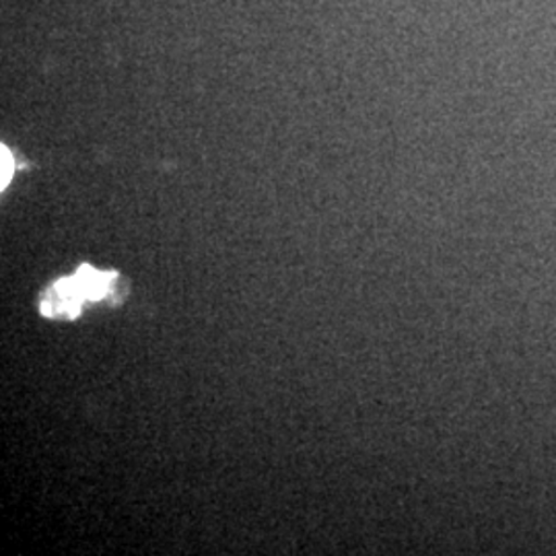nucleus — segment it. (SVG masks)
<instances>
[{"instance_id":"nucleus-2","label":"nucleus","mask_w":556,"mask_h":556,"mask_svg":"<svg viewBox=\"0 0 556 556\" xmlns=\"http://www.w3.org/2000/svg\"><path fill=\"white\" fill-rule=\"evenodd\" d=\"M0 161H2V178H0V186H2V190L11 184V179H13V174H15V160H13V155H11V151L2 144L0 147Z\"/></svg>"},{"instance_id":"nucleus-1","label":"nucleus","mask_w":556,"mask_h":556,"mask_svg":"<svg viewBox=\"0 0 556 556\" xmlns=\"http://www.w3.org/2000/svg\"><path fill=\"white\" fill-rule=\"evenodd\" d=\"M116 273H101L80 266L77 275L60 278L41 298L40 309L46 318H77L83 303L101 301L116 287Z\"/></svg>"}]
</instances>
